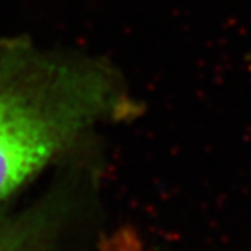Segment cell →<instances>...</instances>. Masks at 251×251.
<instances>
[{"label": "cell", "mask_w": 251, "mask_h": 251, "mask_svg": "<svg viewBox=\"0 0 251 251\" xmlns=\"http://www.w3.org/2000/svg\"><path fill=\"white\" fill-rule=\"evenodd\" d=\"M113 251H142V250H139V248H135V247H119V248L113 250Z\"/></svg>", "instance_id": "3957f363"}, {"label": "cell", "mask_w": 251, "mask_h": 251, "mask_svg": "<svg viewBox=\"0 0 251 251\" xmlns=\"http://www.w3.org/2000/svg\"><path fill=\"white\" fill-rule=\"evenodd\" d=\"M0 251H41V235L33 220L0 215Z\"/></svg>", "instance_id": "7a4b0ae2"}, {"label": "cell", "mask_w": 251, "mask_h": 251, "mask_svg": "<svg viewBox=\"0 0 251 251\" xmlns=\"http://www.w3.org/2000/svg\"><path fill=\"white\" fill-rule=\"evenodd\" d=\"M132 111L111 65L0 38V201L92 129Z\"/></svg>", "instance_id": "6da1fadb"}]
</instances>
